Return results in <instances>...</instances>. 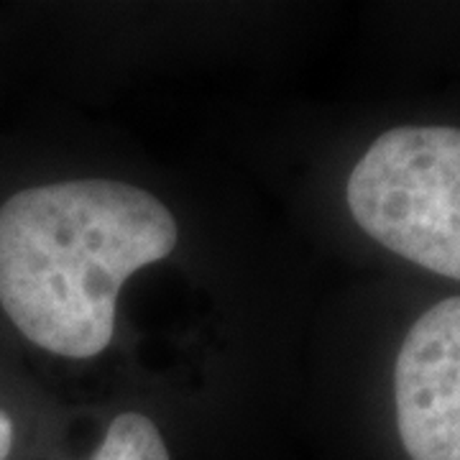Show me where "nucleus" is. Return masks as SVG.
I'll use <instances>...</instances> for the list:
<instances>
[{
  "label": "nucleus",
  "mask_w": 460,
  "mask_h": 460,
  "mask_svg": "<svg viewBox=\"0 0 460 460\" xmlns=\"http://www.w3.org/2000/svg\"><path fill=\"white\" fill-rule=\"evenodd\" d=\"M177 223L146 190L72 180L23 190L0 208V307L33 345L102 353L123 281L177 246Z\"/></svg>",
  "instance_id": "1"
},
{
  "label": "nucleus",
  "mask_w": 460,
  "mask_h": 460,
  "mask_svg": "<svg viewBox=\"0 0 460 460\" xmlns=\"http://www.w3.org/2000/svg\"><path fill=\"white\" fill-rule=\"evenodd\" d=\"M348 208L374 241L460 279V128L381 133L348 177Z\"/></svg>",
  "instance_id": "2"
},
{
  "label": "nucleus",
  "mask_w": 460,
  "mask_h": 460,
  "mask_svg": "<svg viewBox=\"0 0 460 460\" xmlns=\"http://www.w3.org/2000/svg\"><path fill=\"white\" fill-rule=\"evenodd\" d=\"M394 404L410 460H460V295L429 307L407 332Z\"/></svg>",
  "instance_id": "3"
},
{
  "label": "nucleus",
  "mask_w": 460,
  "mask_h": 460,
  "mask_svg": "<svg viewBox=\"0 0 460 460\" xmlns=\"http://www.w3.org/2000/svg\"><path fill=\"white\" fill-rule=\"evenodd\" d=\"M93 460H169L159 428L138 411L118 414Z\"/></svg>",
  "instance_id": "4"
},
{
  "label": "nucleus",
  "mask_w": 460,
  "mask_h": 460,
  "mask_svg": "<svg viewBox=\"0 0 460 460\" xmlns=\"http://www.w3.org/2000/svg\"><path fill=\"white\" fill-rule=\"evenodd\" d=\"M11 450H13V422L0 410V460H8Z\"/></svg>",
  "instance_id": "5"
}]
</instances>
